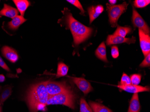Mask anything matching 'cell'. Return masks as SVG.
Wrapping results in <instances>:
<instances>
[{
    "instance_id": "obj_1",
    "label": "cell",
    "mask_w": 150,
    "mask_h": 112,
    "mask_svg": "<svg viewBox=\"0 0 150 112\" xmlns=\"http://www.w3.org/2000/svg\"><path fill=\"white\" fill-rule=\"evenodd\" d=\"M49 97L45 82L32 86L28 91L25 98L30 112H37L40 107H45Z\"/></svg>"
},
{
    "instance_id": "obj_2",
    "label": "cell",
    "mask_w": 150,
    "mask_h": 112,
    "mask_svg": "<svg viewBox=\"0 0 150 112\" xmlns=\"http://www.w3.org/2000/svg\"><path fill=\"white\" fill-rule=\"evenodd\" d=\"M65 15L67 24L72 33L75 45L83 42L91 35L93 31L92 28L79 22L70 12H67Z\"/></svg>"
},
{
    "instance_id": "obj_3",
    "label": "cell",
    "mask_w": 150,
    "mask_h": 112,
    "mask_svg": "<svg viewBox=\"0 0 150 112\" xmlns=\"http://www.w3.org/2000/svg\"><path fill=\"white\" fill-rule=\"evenodd\" d=\"M76 99V96L73 93V92L70 90L55 96L50 97L46 105L61 104L74 109L75 108Z\"/></svg>"
},
{
    "instance_id": "obj_4",
    "label": "cell",
    "mask_w": 150,
    "mask_h": 112,
    "mask_svg": "<svg viewBox=\"0 0 150 112\" xmlns=\"http://www.w3.org/2000/svg\"><path fill=\"white\" fill-rule=\"evenodd\" d=\"M128 4L124 2L122 4L111 5L107 3V11L108 14L109 21L112 27L117 26V22L120 16L127 10Z\"/></svg>"
},
{
    "instance_id": "obj_5",
    "label": "cell",
    "mask_w": 150,
    "mask_h": 112,
    "mask_svg": "<svg viewBox=\"0 0 150 112\" xmlns=\"http://www.w3.org/2000/svg\"><path fill=\"white\" fill-rule=\"evenodd\" d=\"M45 87L50 97L55 96L70 91L71 87L65 82L52 81H45Z\"/></svg>"
},
{
    "instance_id": "obj_6",
    "label": "cell",
    "mask_w": 150,
    "mask_h": 112,
    "mask_svg": "<svg viewBox=\"0 0 150 112\" xmlns=\"http://www.w3.org/2000/svg\"><path fill=\"white\" fill-rule=\"evenodd\" d=\"M132 23L135 27L139 28L142 32L146 34L150 35V28L144 19L139 13L133 7V15H132Z\"/></svg>"
},
{
    "instance_id": "obj_7",
    "label": "cell",
    "mask_w": 150,
    "mask_h": 112,
    "mask_svg": "<svg viewBox=\"0 0 150 112\" xmlns=\"http://www.w3.org/2000/svg\"><path fill=\"white\" fill-rule=\"evenodd\" d=\"M136 38L135 37H132L131 38L123 37L120 36H116L114 35H110L108 36L106 40V44L108 45L112 44H120L125 43L129 44L135 43Z\"/></svg>"
},
{
    "instance_id": "obj_8",
    "label": "cell",
    "mask_w": 150,
    "mask_h": 112,
    "mask_svg": "<svg viewBox=\"0 0 150 112\" xmlns=\"http://www.w3.org/2000/svg\"><path fill=\"white\" fill-rule=\"evenodd\" d=\"M139 37L141 49L145 57L150 53V35L146 34L141 30L139 29Z\"/></svg>"
},
{
    "instance_id": "obj_9",
    "label": "cell",
    "mask_w": 150,
    "mask_h": 112,
    "mask_svg": "<svg viewBox=\"0 0 150 112\" xmlns=\"http://www.w3.org/2000/svg\"><path fill=\"white\" fill-rule=\"evenodd\" d=\"M72 79L74 83L84 93V95H87L93 90V88L90 82L84 78L73 77Z\"/></svg>"
},
{
    "instance_id": "obj_10",
    "label": "cell",
    "mask_w": 150,
    "mask_h": 112,
    "mask_svg": "<svg viewBox=\"0 0 150 112\" xmlns=\"http://www.w3.org/2000/svg\"><path fill=\"white\" fill-rule=\"evenodd\" d=\"M3 56L12 63H15L18 59V56L16 51L9 46H4L1 49Z\"/></svg>"
},
{
    "instance_id": "obj_11",
    "label": "cell",
    "mask_w": 150,
    "mask_h": 112,
    "mask_svg": "<svg viewBox=\"0 0 150 112\" xmlns=\"http://www.w3.org/2000/svg\"><path fill=\"white\" fill-rule=\"evenodd\" d=\"M117 87L121 90L125 91L129 93H138L139 92H149L150 87H142L141 86L134 85H129L122 86L118 85Z\"/></svg>"
},
{
    "instance_id": "obj_12",
    "label": "cell",
    "mask_w": 150,
    "mask_h": 112,
    "mask_svg": "<svg viewBox=\"0 0 150 112\" xmlns=\"http://www.w3.org/2000/svg\"><path fill=\"white\" fill-rule=\"evenodd\" d=\"M104 11V8L102 5L91 6L88 9V15L90 17V23L91 24L96 18H97Z\"/></svg>"
},
{
    "instance_id": "obj_13",
    "label": "cell",
    "mask_w": 150,
    "mask_h": 112,
    "mask_svg": "<svg viewBox=\"0 0 150 112\" xmlns=\"http://www.w3.org/2000/svg\"><path fill=\"white\" fill-rule=\"evenodd\" d=\"M18 11L13 7L4 4L3 9L0 11V16H5L10 18H13L18 15Z\"/></svg>"
},
{
    "instance_id": "obj_14",
    "label": "cell",
    "mask_w": 150,
    "mask_h": 112,
    "mask_svg": "<svg viewBox=\"0 0 150 112\" xmlns=\"http://www.w3.org/2000/svg\"><path fill=\"white\" fill-rule=\"evenodd\" d=\"M141 106L138 93L134 94L131 98L128 112H139Z\"/></svg>"
},
{
    "instance_id": "obj_15",
    "label": "cell",
    "mask_w": 150,
    "mask_h": 112,
    "mask_svg": "<svg viewBox=\"0 0 150 112\" xmlns=\"http://www.w3.org/2000/svg\"><path fill=\"white\" fill-rule=\"evenodd\" d=\"M27 19L24 18L22 16L17 15L16 17L12 18V20L8 23V27L10 29L13 30H16L18 29L20 26L23 24Z\"/></svg>"
},
{
    "instance_id": "obj_16",
    "label": "cell",
    "mask_w": 150,
    "mask_h": 112,
    "mask_svg": "<svg viewBox=\"0 0 150 112\" xmlns=\"http://www.w3.org/2000/svg\"><path fill=\"white\" fill-rule=\"evenodd\" d=\"M95 55L99 59L105 62H108L107 58L106 47L104 42H103L95 50Z\"/></svg>"
},
{
    "instance_id": "obj_17",
    "label": "cell",
    "mask_w": 150,
    "mask_h": 112,
    "mask_svg": "<svg viewBox=\"0 0 150 112\" xmlns=\"http://www.w3.org/2000/svg\"><path fill=\"white\" fill-rule=\"evenodd\" d=\"M13 1L16 4L21 16L23 17L25 11L30 6V2L27 0H13Z\"/></svg>"
},
{
    "instance_id": "obj_18",
    "label": "cell",
    "mask_w": 150,
    "mask_h": 112,
    "mask_svg": "<svg viewBox=\"0 0 150 112\" xmlns=\"http://www.w3.org/2000/svg\"><path fill=\"white\" fill-rule=\"evenodd\" d=\"M89 104L93 112H113L110 108L99 103L90 101Z\"/></svg>"
},
{
    "instance_id": "obj_19",
    "label": "cell",
    "mask_w": 150,
    "mask_h": 112,
    "mask_svg": "<svg viewBox=\"0 0 150 112\" xmlns=\"http://www.w3.org/2000/svg\"><path fill=\"white\" fill-rule=\"evenodd\" d=\"M12 93V87L10 86L7 85L2 89L0 94V105L2 106L5 101L10 97Z\"/></svg>"
},
{
    "instance_id": "obj_20",
    "label": "cell",
    "mask_w": 150,
    "mask_h": 112,
    "mask_svg": "<svg viewBox=\"0 0 150 112\" xmlns=\"http://www.w3.org/2000/svg\"><path fill=\"white\" fill-rule=\"evenodd\" d=\"M69 70V67L65 64L62 62H59L58 65L56 77L59 78L65 76L67 75Z\"/></svg>"
},
{
    "instance_id": "obj_21",
    "label": "cell",
    "mask_w": 150,
    "mask_h": 112,
    "mask_svg": "<svg viewBox=\"0 0 150 112\" xmlns=\"http://www.w3.org/2000/svg\"><path fill=\"white\" fill-rule=\"evenodd\" d=\"M131 31V28L129 27H120L118 26L117 29L114 32V35L120 36L123 37H125L127 34L130 33Z\"/></svg>"
},
{
    "instance_id": "obj_22",
    "label": "cell",
    "mask_w": 150,
    "mask_h": 112,
    "mask_svg": "<svg viewBox=\"0 0 150 112\" xmlns=\"http://www.w3.org/2000/svg\"><path fill=\"white\" fill-rule=\"evenodd\" d=\"M80 105V112H93L92 109L84 98H81Z\"/></svg>"
},
{
    "instance_id": "obj_23",
    "label": "cell",
    "mask_w": 150,
    "mask_h": 112,
    "mask_svg": "<svg viewBox=\"0 0 150 112\" xmlns=\"http://www.w3.org/2000/svg\"><path fill=\"white\" fill-rule=\"evenodd\" d=\"M130 85H131V82L130 77L125 73H124L121 77L120 81L119 82L118 85L124 86Z\"/></svg>"
},
{
    "instance_id": "obj_24",
    "label": "cell",
    "mask_w": 150,
    "mask_h": 112,
    "mask_svg": "<svg viewBox=\"0 0 150 112\" xmlns=\"http://www.w3.org/2000/svg\"><path fill=\"white\" fill-rule=\"evenodd\" d=\"M150 0H135L134 1V6L138 8H144L149 5Z\"/></svg>"
},
{
    "instance_id": "obj_25",
    "label": "cell",
    "mask_w": 150,
    "mask_h": 112,
    "mask_svg": "<svg viewBox=\"0 0 150 112\" xmlns=\"http://www.w3.org/2000/svg\"><path fill=\"white\" fill-rule=\"evenodd\" d=\"M141 75L140 74H135L130 76L131 85H138L141 81Z\"/></svg>"
},
{
    "instance_id": "obj_26",
    "label": "cell",
    "mask_w": 150,
    "mask_h": 112,
    "mask_svg": "<svg viewBox=\"0 0 150 112\" xmlns=\"http://www.w3.org/2000/svg\"><path fill=\"white\" fill-rule=\"evenodd\" d=\"M67 1L72 4L75 6L78 9H79L81 11L82 15L84 14L85 11H84L83 7H82L81 4L79 1H78V0H67Z\"/></svg>"
},
{
    "instance_id": "obj_27",
    "label": "cell",
    "mask_w": 150,
    "mask_h": 112,
    "mask_svg": "<svg viewBox=\"0 0 150 112\" xmlns=\"http://www.w3.org/2000/svg\"><path fill=\"white\" fill-rule=\"evenodd\" d=\"M150 53L145 57L144 59L140 65V67L144 68V67H150Z\"/></svg>"
},
{
    "instance_id": "obj_28",
    "label": "cell",
    "mask_w": 150,
    "mask_h": 112,
    "mask_svg": "<svg viewBox=\"0 0 150 112\" xmlns=\"http://www.w3.org/2000/svg\"><path fill=\"white\" fill-rule=\"evenodd\" d=\"M111 55L113 58H117L119 56V52L118 47L115 45L112 46L111 48Z\"/></svg>"
},
{
    "instance_id": "obj_29",
    "label": "cell",
    "mask_w": 150,
    "mask_h": 112,
    "mask_svg": "<svg viewBox=\"0 0 150 112\" xmlns=\"http://www.w3.org/2000/svg\"><path fill=\"white\" fill-rule=\"evenodd\" d=\"M0 66L2 67L4 70H6L7 71H9L10 70L8 66L6 64V63L4 62V61L2 59V58L0 56Z\"/></svg>"
},
{
    "instance_id": "obj_30",
    "label": "cell",
    "mask_w": 150,
    "mask_h": 112,
    "mask_svg": "<svg viewBox=\"0 0 150 112\" xmlns=\"http://www.w3.org/2000/svg\"><path fill=\"white\" fill-rule=\"evenodd\" d=\"M6 78L5 76L3 75H0V82H2L5 81Z\"/></svg>"
},
{
    "instance_id": "obj_31",
    "label": "cell",
    "mask_w": 150,
    "mask_h": 112,
    "mask_svg": "<svg viewBox=\"0 0 150 112\" xmlns=\"http://www.w3.org/2000/svg\"><path fill=\"white\" fill-rule=\"evenodd\" d=\"M108 1L110 3L109 4L111 5H115L117 2V0H109Z\"/></svg>"
},
{
    "instance_id": "obj_32",
    "label": "cell",
    "mask_w": 150,
    "mask_h": 112,
    "mask_svg": "<svg viewBox=\"0 0 150 112\" xmlns=\"http://www.w3.org/2000/svg\"><path fill=\"white\" fill-rule=\"evenodd\" d=\"M2 112V106L0 105V112Z\"/></svg>"
},
{
    "instance_id": "obj_33",
    "label": "cell",
    "mask_w": 150,
    "mask_h": 112,
    "mask_svg": "<svg viewBox=\"0 0 150 112\" xmlns=\"http://www.w3.org/2000/svg\"><path fill=\"white\" fill-rule=\"evenodd\" d=\"M1 90H2V87L1 86H0V94L1 93Z\"/></svg>"
},
{
    "instance_id": "obj_34",
    "label": "cell",
    "mask_w": 150,
    "mask_h": 112,
    "mask_svg": "<svg viewBox=\"0 0 150 112\" xmlns=\"http://www.w3.org/2000/svg\"><path fill=\"white\" fill-rule=\"evenodd\" d=\"M1 17V16H0V18Z\"/></svg>"
}]
</instances>
